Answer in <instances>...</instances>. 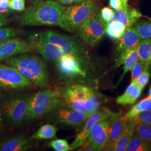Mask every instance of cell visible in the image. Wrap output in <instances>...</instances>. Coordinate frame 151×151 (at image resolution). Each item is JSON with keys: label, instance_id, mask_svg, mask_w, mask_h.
Here are the masks:
<instances>
[{"label": "cell", "instance_id": "cell-29", "mask_svg": "<svg viewBox=\"0 0 151 151\" xmlns=\"http://www.w3.org/2000/svg\"><path fill=\"white\" fill-rule=\"evenodd\" d=\"M133 27L141 39L151 37V22L142 21L137 22Z\"/></svg>", "mask_w": 151, "mask_h": 151}, {"label": "cell", "instance_id": "cell-40", "mask_svg": "<svg viewBox=\"0 0 151 151\" xmlns=\"http://www.w3.org/2000/svg\"><path fill=\"white\" fill-rule=\"evenodd\" d=\"M9 13H0V27H5L9 24Z\"/></svg>", "mask_w": 151, "mask_h": 151}, {"label": "cell", "instance_id": "cell-8", "mask_svg": "<svg viewBox=\"0 0 151 151\" xmlns=\"http://www.w3.org/2000/svg\"><path fill=\"white\" fill-rule=\"evenodd\" d=\"M41 34L49 42L60 47L66 54L75 56L81 60L85 54L83 45L77 38L53 30L46 31Z\"/></svg>", "mask_w": 151, "mask_h": 151}, {"label": "cell", "instance_id": "cell-9", "mask_svg": "<svg viewBox=\"0 0 151 151\" xmlns=\"http://www.w3.org/2000/svg\"><path fill=\"white\" fill-rule=\"evenodd\" d=\"M48 114L49 119L55 124H62L75 128L82 127L90 116L85 111L72 109L64 105Z\"/></svg>", "mask_w": 151, "mask_h": 151}, {"label": "cell", "instance_id": "cell-39", "mask_svg": "<svg viewBox=\"0 0 151 151\" xmlns=\"http://www.w3.org/2000/svg\"><path fill=\"white\" fill-rule=\"evenodd\" d=\"M109 4L111 9L115 11L119 10L123 7V4L121 0H109Z\"/></svg>", "mask_w": 151, "mask_h": 151}, {"label": "cell", "instance_id": "cell-44", "mask_svg": "<svg viewBox=\"0 0 151 151\" xmlns=\"http://www.w3.org/2000/svg\"><path fill=\"white\" fill-rule=\"evenodd\" d=\"M121 1L122 2V4H123V6L128 5V2L129 0H121Z\"/></svg>", "mask_w": 151, "mask_h": 151}, {"label": "cell", "instance_id": "cell-15", "mask_svg": "<svg viewBox=\"0 0 151 151\" xmlns=\"http://www.w3.org/2000/svg\"><path fill=\"white\" fill-rule=\"evenodd\" d=\"M34 50H35V48L29 41L20 38H11L0 43V61Z\"/></svg>", "mask_w": 151, "mask_h": 151}, {"label": "cell", "instance_id": "cell-38", "mask_svg": "<svg viewBox=\"0 0 151 151\" xmlns=\"http://www.w3.org/2000/svg\"><path fill=\"white\" fill-rule=\"evenodd\" d=\"M12 12L13 11L10 9V0H0V13Z\"/></svg>", "mask_w": 151, "mask_h": 151}, {"label": "cell", "instance_id": "cell-36", "mask_svg": "<svg viewBox=\"0 0 151 151\" xmlns=\"http://www.w3.org/2000/svg\"><path fill=\"white\" fill-rule=\"evenodd\" d=\"M25 0H10V9L12 11L22 12L25 9Z\"/></svg>", "mask_w": 151, "mask_h": 151}, {"label": "cell", "instance_id": "cell-11", "mask_svg": "<svg viewBox=\"0 0 151 151\" xmlns=\"http://www.w3.org/2000/svg\"><path fill=\"white\" fill-rule=\"evenodd\" d=\"M28 41L46 61L55 62L66 55L63 50L59 46L49 42L44 38L41 32L29 36Z\"/></svg>", "mask_w": 151, "mask_h": 151}, {"label": "cell", "instance_id": "cell-43", "mask_svg": "<svg viewBox=\"0 0 151 151\" xmlns=\"http://www.w3.org/2000/svg\"><path fill=\"white\" fill-rule=\"evenodd\" d=\"M2 114L1 111V109H0V132L2 131Z\"/></svg>", "mask_w": 151, "mask_h": 151}, {"label": "cell", "instance_id": "cell-21", "mask_svg": "<svg viewBox=\"0 0 151 151\" xmlns=\"http://www.w3.org/2000/svg\"><path fill=\"white\" fill-rule=\"evenodd\" d=\"M142 90L135 80H132L124 93L116 98V103L122 105L133 104L140 97Z\"/></svg>", "mask_w": 151, "mask_h": 151}, {"label": "cell", "instance_id": "cell-4", "mask_svg": "<svg viewBox=\"0 0 151 151\" xmlns=\"http://www.w3.org/2000/svg\"><path fill=\"white\" fill-rule=\"evenodd\" d=\"M63 105L60 92L45 89L29 96L25 122H30L47 115Z\"/></svg>", "mask_w": 151, "mask_h": 151}, {"label": "cell", "instance_id": "cell-5", "mask_svg": "<svg viewBox=\"0 0 151 151\" xmlns=\"http://www.w3.org/2000/svg\"><path fill=\"white\" fill-rule=\"evenodd\" d=\"M99 5L94 0H86L65 7L58 26L70 32H76L89 17L99 12Z\"/></svg>", "mask_w": 151, "mask_h": 151}, {"label": "cell", "instance_id": "cell-3", "mask_svg": "<svg viewBox=\"0 0 151 151\" xmlns=\"http://www.w3.org/2000/svg\"><path fill=\"white\" fill-rule=\"evenodd\" d=\"M29 96L15 91H7L0 95V109L2 118L11 128L25 122Z\"/></svg>", "mask_w": 151, "mask_h": 151}, {"label": "cell", "instance_id": "cell-16", "mask_svg": "<svg viewBox=\"0 0 151 151\" xmlns=\"http://www.w3.org/2000/svg\"><path fill=\"white\" fill-rule=\"evenodd\" d=\"M31 147L29 139L20 133L0 142V151H25L29 150Z\"/></svg>", "mask_w": 151, "mask_h": 151}, {"label": "cell", "instance_id": "cell-30", "mask_svg": "<svg viewBox=\"0 0 151 151\" xmlns=\"http://www.w3.org/2000/svg\"><path fill=\"white\" fill-rule=\"evenodd\" d=\"M23 30L14 27H0V43L11 38H16L20 36Z\"/></svg>", "mask_w": 151, "mask_h": 151}, {"label": "cell", "instance_id": "cell-19", "mask_svg": "<svg viewBox=\"0 0 151 151\" xmlns=\"http://www.w3.org/2000/svg\"><path fill=\"white\" fill-rule=\"evenodd\" d=\"M128 122L119 114H116L110 120L108 129V139L104 149H106L118 139L125 129Z\"/></svg>", "mask_w": 151, "mask_h": 151}, {"label": "cell", "instance_id": "cell-1", "mask_svg": "<svg viewBox=\"0 0 151 151\" xmlns=\"http://www.w3.org/2000/svg\"><path fill=\"white\" fill-rule=\"evenodd\" d=\"M65 7L54 1H43L33 5L12 17L22 26L58 25Z\"/></svg>", "mask_w": 151, "mask_h": 151}, {"label": "cell", "instance_id": "cell-17", "mask_svg": "<svg viewBox=\"0 0 151 151\" xmlns=\"http://www.w3.org/2000/svg\"><path fill=\"white\" fill-rule=\"evenodd\" d=\"M142 16L138 10L128 5L123 6L121 9L114 11L112 19L121 22L127 29L133 27Z\"/></svg>", "mask_w": 151, "mask_h": 151}, {"label": "cell", "instance_id": "cell-6", "mask_svg": "<svg viewBox=\"0 0 151 151\" xmlns=\"http://www.w3.org/2000/svg\"><path fill=\"white\" fill-rule=\"evenodd\" d=\"M106 26V22L103 20L97 12L83 22L76 32L85 45L92 48L99 43L105 36Z\"/></svg>", "mask_w": 151, "mask_h": 151}, {"label": "cell", "instance_id": "cell-14", "mask_svg": "<svg viewBox=\"0 0 151 151\" xmlns=\"http://www.w3.org/2000/svg\"><path fill=\"white\" fill-rule=\"evenodd\" d=\"M82 60L75 56L66 54L55 62L56 68L60 75L67 78H74L79 76H85Z\"/></svg>", "mask_w": 151, "mask_h": 151}, {"label": "cell", "instance_id": "cell-18", "mask_svg": "<svg viewBox=\"0 0 151 151\" xmlns=\"http://www.w3.org/2000/svg\"><path fill=\"white\" fill-rule=\"evenodd\" d=\"M136 123L133 120L128 122V124L123 133L113 143L105 150L111 151H126L127 146L135 133Z\"/></svg>", "mask_w": 151, "mask_h": 151}, {"label": "cell", "instance_id": "cell-34", "mask_svg": "<svg viewBox=\"0 0 151 151\" xmlns=\"http://www.w3.org/2000/svg\"><path fill=\"white\" fill-rule=\"evenodd\" d=\"M147 68L140 60H138L135 65H133L131 70V78L132 80H136L142 74V73Z\"/></svg>", "mask_w": 151, "mask_h": 151}, {"label": "cell", "instance_id": "cell-12", "mask_svg": "<svg viewBox=\"0 0 151 151\" xmlns=\"http://www.w3.org/2000/svg\"><path fill=\"white\" fill-rule=\"evenodd\" d=\"M111 118L100 120L95 124L85 142L86 147L83 150L99 151L105 148L108 141V129Z\"/></svg>", "mask_w": 151, "mask_h": 151}, {"label": "cell", "instance_id": "cell-13", "mask_svg": "<svg viewBox=\"0 0 151 151\" xmlns=\"http://www.w3.org/2000/svg\"><path fill=\"white\" fill-rule=\"evenodd\" d=\"M116 114L106 108H103L99 109L96 112L91 114L87 119L81 131L76 137L75 139L70 145L71 150L80 147L85 143L92 127L96 123L102 119L111 118Z\"/></svg>", "mask_w": 151, "mask_h": 151}, {"label": "cell", "instance_id": "cell-26", "mask_svg": "<svg viewBox=\"0 0 151 151\" xmlns=\"http://www.w3.org/2000/svg\"><path fill=\"white\" fill-rule=\"evenodd\" d=\"M126 151H151V143L142 139L135 132L127 146Z\"/></svg>", "mask_w": 151, "mask_h": 151}, {"label": "cell", "instance_id": "cell-42", "mask_svg": "<svg viewBox=\"0 0 151 151\" xmlns=\"http://www.w3.org/2000/svg\"><path fill=\"white\" fill-rule=\"evenodd\" d=\"M30 3H31L32 5H37L42 2H43L44 0H27Z\"/></svg>", "mask_w": 151, "mask_h": 151}, {"label": "cell", "instance_id": "cell-28", "mask_svg": "<svg viewBox=\"0 0 151 151\" xmlns=\"http://www.w3.org/2000/svg\"><path fill=\"white\" fill-rule=\"evenodd\" d=\"M138 60H139V57H138V52L137 50V48L133 49L128 54L127 57H126V58L124 60V62H123L124 67L123 68V72L122 75L120 77L119 82H118L119 83L120 82V81L123 80L125 74L131 70L133 65H135V63Z\"/></svg>", "mask_w": 151, "mask_h": 151}, {"label": "cell", "instance_id": "cell-45", "mask_svg": "<svg viewBox=\"0 0 151 151\" xmlns=\"http://www.w3.org/2000/svg\"><path fill=\"white\" fill-rule=\"evenodd\" d=\"M148 97L151 98V86L149 89V91H148Z\"/></svg>", "mask_w": 151, "mask_h": 151}, {"label": "cell", "instance_id": "cell-23", "mask_svg": "<svg viewBox=\"0 0 151 151\" xmlns=\"http://www.w3.org/2000/svg\"><path fill=\"white\" fill-rule=\"evenodd\" d=\"M151 110V98L146 97L137 103L124 116L127 121L134 119L142 113Z\"/></svg>", "mask_w": 151, "mask_h": 151}, {"label": "cell", "instance_id": "cell-31", "mask_svg": "<svg viewBox=\"0 0 151 151\" xmlns=\"http://www.w3.org/2000/svg\"><path fill=\"white\" fill-rule=\"evenodd\" d=\"M135 132L142 139L151 143V125L143 123L137 124Z\"/></svg>", "mask_w": 151, "mask_h": 151}, {"label": "cell", "instance_id": "cell-22", "mask_svg": "<svg viewBox=\"0 0 151 151\" xmlns=\"http://www.w3.org/2000/svg\"><path fill=\"white\" fill-rule=\"evenodd\" d=\"M140 60L147 68L151 69V37L140 40L137 47Z\"/></svg>", "mask_w": 151, "mask_h": 151}, {"label": "cell", "instance_id": "cell-27", "mask_svg": "<svg viewBox=\"0 0 151 151\" xmlns=\"http://www.w3.org/2000/svg\"><path fill=\"white\" fill-rule=\"evenodd\" d=\"M101 95L93 91L91 95L86 101V112L91 115L97 111L102 104Z\"/></svg>", "mask_w": 151, "mask_h": 151}, {"label": "cell", "instance_id": "cell-35", "mask_svg": "<svg viewBox=\"0 0 151 151\" xmlns=\"http://www.w3.org/2000/svg\"><path fill=\"white\" fill-rule=\"evenodd\" d=\"M131 120L134 121L136 124L143 123L151 125V110L140 114Z\"/></svg>", "mask_w": 151, "mask_h": 151}, {"label": "cell", "instance_id": "cell-37", "mask_svg": "<svg viewBox=\"0 0 151 151\" xmlns=\"http://www.w3.org/2000/svg\"><path fill=\"white\" fill-rule=\"evenodd\" d=\"M114 13V11L112 9L108 7H105L101 10L99 15L104 22L107 23L112 19Z\"/></svg>", "mask_w": 151, "mask_h": 151}, {"label": "cell", "instance_id": "cell-20", "mask_svg": "<svg viewBox=\"0 0 151 151\" xmlns=\"http://www.w3.org/2000/svg\"><path fill=\"white\" fill-rule=\"evenodd\" d=\"M141 39L133 27L127 29L117 40L116 52L119 54L125 50L135 48Z\"/></svg>", "mask_w": 151, "mask_h": 151}, {"label": "cell", "instance_id": "cell-33", "mask_svg": "<svg viewBox=\"0 0 151 151\" xmlns=\"http://www.w3.org/2000/svg\"><path fill=\"white\" fill-rule=\"evenodd\" d=\"M151 69L146 68L140 76L135 80L138 85L143 90L150 81L151 77Z\"/></svg>", "mask_w": 151, "mask_h": 151}, {"label": "cell", "instance_id": "cell-7", "mask_svg": "<svg viewBox=\"0 0 151 151\" xmlns=\"http://www.w3.org/2000/svg\"><path fill=\"white\" fill-rule=\"evenodd\" d=\"M32 83L15 67L0 64V90L19 91L32 87Z\"/></svg>", "mask_w": 151, "mask_h": 151}, {"label": "cell", "instance_id": "cell-25", "mask_svg": "<svg viewBox=\"0 0 151 151\" xmlns=\"http://www.w3.org/2000/svg\"><path fill=\"white\" fill-rule=\"evenodd\" d=\"M127 28L121 22L114 19H111L106 23V34L109 37L118 40L122 37Z\"/></svg>", "mask_w": 151, "mask_h": 151}, {"label": "cell", "instance_id": "cell-10", "mask_svg": "<svg viewBox=\"0 0 151 151\" xmlns=\"http://www.w3.org/2000/svg\"><path fill=\"white\" fill-rule=\"evenodd\" d=\"M93 91L81 85H73L60 92L63 105L68 108L86 111V101Z\"/></svg>", "mask_w": 151, "mask_h": 151}, {"label": "cell", "instance_id": "cell-24", "mask_svg": "<svg viewBox=\"0 0 151 151\" xmlns=\"http://www.w3.org/2000/svg\"><path fill=\"white\" fill-rule=\"evenodd\" d=\"M58 131V128L54 125L44 124L32 135L30 139H51L55 137Z\"/></svg>", "mask_w": 151, "mask_h": 151}, {"label": "cell", "instance_id": "cell-32", "mask_svg": "<svg viewBox=\"0 0 151 151\" xmlns=\"http://www.w3.org/2000/svg\"><path fill=\"white\" fill-rule=\"evenodd\" d=\"M49 147L56 151H69L71 150L68 142L63 139H57L49 143Z\"/></svg>", "mask_w": 151, "mask_h": 151}, {"label": "cell", "instance_id": "cell-41", "mask_svg": "<svg viewBox=\"0 0 151 151\" xmlns=\"http://www.w3.org/2000/svg\"><path fill=\"white\" fill-rule=\"evenodd\" d=\"M86 0H54V1L59 3L62 5H70L77 3H80Z\"/></svg>", "mask_w": 151, "mask_h": 151}, {"label": "cell", "instance_id": "cell-2", "mask_svg": "<svg viewBox=\"0 0 151 151\" xmlns=\"http://www.w3.org/2000/svg\"><path fill=\"white\" fill-rule=\"evenodd\" d=\"M5 63L15 67L22 75L37 86H43L48 83L47 66L37 55L25 53L19 54L5 60Z\"/></svg>", "mask_w": 151, "mask_h": 151}]
</instances>
